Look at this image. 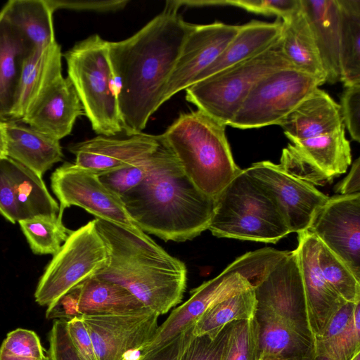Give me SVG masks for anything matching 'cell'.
Wrapping results in <instances>:
<instances>
[{
  "label": "cell",
  "mask_w": 360,
  "mask_h": 360,
  "mask_svg": "<svg viewBox=\"0 0 360 360\" xmlns=\"http://www.w3.org/2000/svg\"><path fill=\"white\" fill-rule=\"evenodd\" d=\"M278 125L290 141L320 136L340 128L344 123L340 104L317 88Z\"/></svg>",
  "instance_id": "21"
},
{
  "label": "cell",
  "mask_w": 360,
  "mask_h": 360,
  "mask_svg": "<svg viewBox=\"0 0 360 360\" xmlns=\"http://www.w3.org/2000/svg\"><path fill=\"white\" fill-rule=\"evenodd\" d=\"M324 83L294 68L276 70L255 84L229 125L242 129L278 125Z\"/></svg>",
  "instance_id": "10"
},
{
  "label": "cell",
  "mask_w": 360,
  "mask_h": 360,
  "mask_svg": "<svg viewBox=\"0 0 360 360\" xmlns=\"http://www.w3.org/2000/svg\"><path fill=\"white\" fill-rule=\"evenodd\" d=\"M18 223L31 250L37 255H55L71 232L58 217H35Z\"/></svg>",
  "instance_id": "34"
},
{
  "label": "cell",
  "mask_w": 360,
  "mask_h": 360,
  "mask_svg": "<svg viewBox=\"0 0 360 360\" xmlns=\"http://www.w3.org/2000/svg\"><path fill=\"white\" fill-rule=\"evenodd\" d=\"M344 87L340 104L343 123L352 139L359 142L360 84Z\"/></svg>",
  "instance_id": "44"
},
{
  "label": "cell",
  "mask_w": 360,
  "mask_h": 360,
  "mask_svg": "<svg viewBox=\"0 0 360 360\" xmlns=\"http://www.w3.org/2000/svg\"><path fill=\"white\" fill-rule=\"evenodd\" d=\"M6 155L40 177L63 157L59 140L16 121L5 122Z\"/></svg>",
  "instance_id": "22"
},
{
  "label": "cell",
  "mask_w": 360,
  "mask_h": 360,
  "mask_svg": "<svg viewBox=\"0 0 360 360\" xmlns=\"http://www.w3.org/2000/svg\"><path fill=\"white\" fill-rule=\"evenodd\" d=\"M256 308L254 288L230 296L212 306L201 316L195 324L193 335L214 339L229 323L255 317Z\"/></svg>",
  "instance_id": "33"
},
{
  "label": "cell",
  "mask_w": 360,
  "mask_h": 360,
  "mask_svg": "<svg viewBox=\"0 0 360 360\" xmlns=\"http://www.w3.org/2000/svg\"><path fill=\"white\" fill-rule=\"evenodd\" d=\"M298 234L297 251L304 288L309 326L314 338L320 337L333 316L347 302L327 283L319 261V239L308 231Z\"/></svg>",
  "instance_id": "18"
},
{
  "label": "cell",
  "mask_w": 360,
  "mask_h": 360,
  "mask_svg": "<svg viewBox=\"0 0 360 360\" xmlns=\"http://www.w3.org/2000/svg\"><path fill=\"white\" fill-rule=\"evenodd\" d=\"M120 198L142 231L165 241L200 235L208 229L215 205V199L197 188L160 140L146 178Z\"/></svg>",
  "instance_id": "2"
},
{
  "label": "cell",
  "mask_w": 360,
  "mask_h": 360,
  "mask_svg": "<svg viewBox=\"0 0 360 360\" xmlns=\"http://www.w3.org/2000/svg\"><path fill=\"white\" fill-rule=\"evenodd\" d=\"M6 157V125L5 122L0 120V160Z\"/></svg>",
  "instance_id": "51"
},
{
  "label": "cell",
  "mask_w": 360,
  "mask_h": 360,
  "mask_svg": "<svg viewBox=\"0 0 360 360\" xmlns=\"http://www.w3.org/2000/svg\"><path fill=\"white\" fill-rule=\"evenodd\" d=\"M259 359V329L255 316L229 323L221 360Z\"/></svg>",
  "instance_id": "36"
},
{
  "label": "cell",
  "mask_w": 360,
  "mask_h": 360,
  "mask_svg": "<svg viewBox=\"0 0 360 360\" xmlns=\"http://www.w3.org/2000/svg\"><path fill=\"white\" fill-rule=\"evenodd\" d=\"M245 170L271 195L290 233L307 231L328 198L315 186L288 174L270 161L255 162Z\"/></svg>",
  "instance_id": "15"
},
{
  "label": "cell",
  "mask_w": 360,
  "mask_h": 360,
  "mask_svg": "<svg viewBox=\"0 0 360 360\" xmlns=\"http://www.w3.org/2000/svg\"><path fill=\"white\" fill-rule=\"evenodd\" d=\"M318 261L323 276L340 296L347 302H360V281L319 240Z\"/></svg>",
  "instance_id": "35"
},
{
  "label": "cell",
  "mask_w": 360,
  "mask_h": 360,
  "mask_svg": "<svg viewBox=\"0 0 360 360\" xmlns=\"http://www.w3.org/2000/svg\"><path fill=\"white\" fill-rule=\"evenodd\" d=\"M310 360H329L326 357L321 355L315 354Z\"/></svg>",
  "instance_id": "52"
},
{
  "label": "cell",
  "mask_w": 360,
  "mask_h": 360,
  "mask_svg": "<svg viewBox=\"0 0 360 360\" xmlns=\"http://www.w3.org/2000/svg\"><path fill=\"white\" fill-rule=\"evenodd\" d=\"M326 73V82L340 81V16L337 0H300Z\"/></svg>",
  "instance_id": "23"
},
{
  "label": "cell",
  "mask_w": 360,
  "mask_h": 360,
  "mask_svg": "<svg viewBox=\"0 0 360 360\" xmlns=\"http://www.w3.org/2000/svg\"><path fill=\"white\" fill-rule=\"evenodd\" d=\"M51 188L58 198L62 220L64 210L75 205L103 219L133 230H139L127 214L120 196L107 187L92 172L75 163L65 162L51 176ZM141 230V229H140Z\"/></svg>",
  "instance_id": "11"
},
{
  "label": "cell",
  "mask_w": 360,
  "mask_h": 360,
  "mask_svg": "<svg viewBox=\"0 0 360 360\" xmlns=\"http://www.w3.org/2000/svg\"><path fill=\"white\" fill-rule=\"evenodd\" d=\"M351 360H360V352H357Z\"/></svg>",
  "instance_id": "54"
},
{
  "label": "cell",
  "mask_w": 360,
  "mask_h": 360,
  "mask_svg": "<svg viewBox=\"0 0 360 360\" xmlns=\"http://www.w3.org/2000/svg\"><path fill=\"white\" fill-rule=\"evenodd\" d=\"M259 329L260 358L310 360L315 355L314 341L282 319L256 311Z\"/></svg>",
  "instance_id": "26"
},
{
  "label": "cell",
  "mask_w": 360,
  "mask_h": 360,
  "mask_svg": "<svg viewBox=\"0 0 360 360\" xmlns=\"http://www.w3.org/2000/svg\"><path fill=\"white\" fill-rule=\"evenodd\" d=\"M159 314L148 309L114 314L80 316L86 324L98 360H126L153 338Z\"/></svg>",
  "instance_id": "14"
},
{
  "label": "cell",
  "mask_w": 360,
  "mask_h": 360,
  "mask_svg": "<svg viewBox=\"0 0 360 360\" xmlns=\"http://www.w3.org/2000/svg\"><path fill=\"white\" fill-rule=\"evenodd\" d=\"M2 161L13 185L20 221L40 216L58 217L59 205L42 177L10 158Z\"/></svg>",
  "instance_id": "29"
},
{
  "label": "cell",
  "mask_w": 360,
  "mask_h": 360,
  "mask_svg": "<svg viewBox=\"0 0 360 360\" xmlns=\"http://www.w3.org/2000/svg\"><path fill=\"white\" fill-rule=\"evenodd\" d=\"M49 360H84L73 345L67 328V320L56 319L49 335Z\"/></svg>",
  "instance_id": "43"
},
{
  "label": "cell",
  "mask_w": 360,
  "mask_h": 360,
  "mask_svg": "<svg viewBox=\"0 0 360 360\" xmlns=\"http://www.w3.org/2000/svg\"><path fill=\"white\" fill-rule=\"evenodd\" d=\"M208 229L218 238L267 243L290 233L271 195L245 169L216 198Z\"/></svg>",
  "instance_id": "5"
},
{
  "label": "cell",
  "mask_w": 360,
  "mask_h": 360,
  "mask_svg": "<svg viewBox=\"0 0 360 360\" xmlns=\"http://www.w3.org/2000/svg\"><path fill=\"white\" fill-rule=\"evenodd\" d=\"M279 166L288 174L314 186L333 181L292 144L283 149Z\"/></svg>",
  "instance_id": "40"
},
{
  "label": "cell",
  "mask_w": 360,
  "mask_h": 360,
  "mask_svg": "<svg viewBox=\"0 0 360 360\" xmlns=\"http://www.w3.org/2000/svg\"><path fill=\"white\" fill-rule=\"evenodd\" d=\"M292 145L332 179L346 172L352 162L345 124L315 137L290 140Z\"/></svg>",
  "instance_id": "31"
},
{
  "label": "cell",
  "mask_w": 360,
  "mask_h": 360,
  "mask_svg": "<svg viewBox=\"0 0 360 360\" xmlns=\"http://www.w3.org/2000/svg\"><path fill=\"white\" fill-rule=\"evenodd\" d=\"M357 304L351 302L345 304L330 321L324 333L314 340L330 341L342 335L352 322L354 309Z\"/></svg>",
  "instance_id": "49"
},
{
  "label": "cell",
  "mask_w": 360,
  "mask_h": 360,
  "mask_svg": "<svg viewBox=\"0 0 360 360\" xmlns=\"http://www.w3.org/2000/svg\"><path fill=\"white\" fill-rule=\"evenodd\" d=\"M108 255L96 219L70 233L53 255L37 286L34 298L49 307L72 288L104 267Z\"/></svg>",
  "instance_id": "9"
},
{
  "label": "cell",
  "mask_w": 360,
  "mask_h": 360,
  "mask_svg": "<svg viewBox=\"0 0 360 360\" xmlns=\"http://www.w3.org/2000/svg\"><path fill=\"white\" fill-rule=\"evenodd\" d=\"M70 339L84 360H98L89 330L80 316L67 320Z\"/></svg>",
  "instance_id": "46"
},
{
  "label": "cell",
  "mask_w": 360,
  "mask_h": 360,
  "mask_svg": "<svg viewBox=\"0 0 360 360\" xmlns=\"http://www.w3.org/2000/svg\"><path fill=\"white\" fill-rule=\"evenodd\" d=\"M1 11L34 49L56 41L53 12L46 0H11Z\"/></svg>",
  "instance_id": "30"
},
{
  "label": "cell",
  "mask_w": 360,
  "mask_h": 360,
  "mask_svg": "<svg viewBox=\"0 0 360 360\" xmlns=\"http://www.w3.org/2000/svg\"><path fill=\"white\" fill-rule=\"evenodd\" d=\"M0 360H49V357L34 331L18 328L2 342Z\"/></svg>",
  "instance_id": "37"
},
{
  "label": "cell",
  "mask_w": 360,
  "mask_h": 360,
  "mask_svg": "<svg viewBox=\"0 0 360 360\" xmlns=\"http://www.w3.org/2000/svg\"><path fill=\"white\" fill-rule=\"evenodd\" d=\"M340 16V81L360 84V0H337Z\"/></svg>",
  "instance_id": "32"
},
{
  "label": "cell",
  "mask_w": 360,
  "mask_h": 360,
  "mask_svg": "<svg viewBox=\"0 0 360 360\" xmlns=\"http://www.w3.org/2000/svg\"><path fill=\"white\" fill-rule=\"evenodd\" d=\"M240 25L215 22L195 25L186 37L163 95L164 103L190 86L233 39Z\"/></svg>",
  "instance_id": "17"
},
{
  "label": "cell",
  "mask_w": 360,
  "mask_h": 360,
  "mask_svg": "<svg viewBox=\"0 0 360 360\" xmlns=\"http://www.w3.org/2000/svg\"><path fill=\"white\" fill-rule=\"evenodd\" d=\"M281 40L283 52L294 68L326 82L314 37L302 6L282 20Z\"/></svg>",
  "instance_id": "27"
},
{
  "label": "cell",
  "mask_w": 360,
  "mask_h": 360,
  "mask_svg": "<svg viewBox=\"0 0 360 360\" xmlns=\"http://www.w3.org/2000/svg\"><path fill=\"white\" fill-rule=\"evenodd\" d=\"M259 360H285V359L273 357V356H265V357L260 358Z\"/></svg>",
  "instance_id": "53"
},
{
  "label": "cell",
  "mask_w": 360,
  "mask_h": 360,
  "mask_svg": "<svg viewBox=\"0 0 360 360\" xmlns=\"http://www.w3.org/2000/svg\"><path fill=\"white\" fill-rule=\"evenodd\" d=\"M108 42L91 35L65 54L68 78L81 101L84 115L98 135L115 136L123 131Z\"/></svg>",
  "instance_id": "7"
},
{
  "label": "cell",
  "mask_w": 360,
  "mask_h": 360,
  "mask_svg": "<svg viewBox=\"0 0 360 360\" xmlns=\"http://www.w3.org/2000/svg\"><path fill=\"white\" fill-rule=\"evenodd\" d=\"M194 327L195 326L188 328L161 345L140 352L136 360H179L184 349L194 337Z\"/></svg>",
  "instance_id": "45"
},
{
  "label": "cell",
  "mask_w": 360,
  "mask_h": 360,
  "mask_svg": "<svg viewBox=\"0 0 360 360\" xmlns=\"http://www.w3.org/2000/svg\"><path fill=\"white\" fill-rule=\"evenodd\" d=\"M0 214L13 224L20 221L13 185L2 159L0 160Z\"/></svg>",
  "instance_id": "48"
},
{
  "label": "cell",
  "mask_w": 360,
  "mask_h": 360,
  "mask_svg": "<svg viewBox=\"0 0 360 360\" xmlns=\"http://www.w3.org/2000/svg\"><path fill=\"white\" fill-rule=\"evenodd\" d=\"M307 231L339 257L360 281V193L328 197Z\"/></svg>",
  "instance_id": "13"
},
{
  "label": "cell",
  "mask_w": 360,
  "mask_h": 360,
  "mask_svg": "<svg viewBox=\"0 0 360 360\" xmlns=\"http://www.w3.org/2000/svg\"><path fill=\"white\" fill-rule=\"evenodd\" d=\"M227 326L214 339L207 335H194L179 360H221Z\"/></svg>",
  "instance_id": "42"
},
{
  "label": "cell",
  "mask_w": 360,
  "mask_h": 360,
  "mask_svg": "<svg viewBox=\"0 0 360 360\" xmlns=\"http://www.w3.org/2000/svg\"><path fill=\"white\" fill-rule=\"evenodd\" d=\"M108 259L94 276L129 291L145 308L162 315L181 303L186 288L185 264L141 230L96 219Z\"/></svg>",
  "instance_id": "3"
},
{
  "label": "cell",
  "mask_w": 360,
  "mask_h": 360,
  "mask_svg": "<svg viewBox=\"0 0 360 360\" xmlns=\"http://www.w3.org/2000/svg\"><path fill=\"white\" fill-rule=\"evenodd\" d=\"M226 127L197 110L181 113L159 135L188 178L202 193L214 199L242 170L233 158Z\"/></svg>",
  "instance_id": "4"
},
{
  "label": "cell",
  "mask_w": 360,
  "mask_h": 360,
  "mask_svg": "<svg viewBox=\"0 0 360 360\" xmlns=\"http://www.w3.org/2000/svg\"><path fill=\"white\" fill-rule=\"evenodd\" d=\"M170 1L131 37L108 42L123 130L142 133L162 105L166 86L183 44L195 27Z\"/></svg>",
  "instance_id": "1"
},
{
  "label": "cell",
  "mask_w": 360,
  "mask_h": 360,
  "mask_svg": "<svg viewBox=\"0 0 360 360\" xmlns=\"http://www.w3.org/2000/svg\"><path fill=\"white\" fill-rule=\"evenodd\" d=\"M334 190L338 195H352L360 193V158L353 163L349 174L338 184Z\"/></svg>",
  "instance_id": "50"
},
{
  "label": "cell",
  "mask_w": 360,
  "mask_h": 360,
  "mask_svg": "<svg viewBox=\"0 0 360 360\" xmlns=\"http://www.w3.org/2000/svg\"><path fill=\"white\" fill-rule=\"evenodd\" d=\"M281 31L280 18L272 22L253 20L240 25L233 39L193 84L262 52L281 37Z\"/></svg>",
  "instance_id": "24"
},
{
  "label": "cell",
  "mask_w": 360,
  "mask_h": 360,
  "mask_svg": "<svg viewBox=\"0 0 360 360\" xmlns=\"http://www.w3.org/2000/svg\"><path fill=\"white\" fill-rule=\"evenodd\" d=\"M46 1L53 13L59 8H68L77 11H92L98 12L114 11L123 8L129 2L128 1L124 0H46Z\"/></svg>",
  "instance_id": "47"
},
{
  "label": "cell",
  "mask_w": 360,
  "mask_h": 360,
  "mask_svg": "<svg viewBox=\"0 0 360 360\" xmlns=\"http://www.w3.org/2000/svg\"><path fill=\"white\" fill-rule=\"evenodd\" d=\"M154 153L124 167L98 176L107 187L121 196L146 178L153 163Z\"/></svg>",
  "instance_id": "39"
},
{
  "label": "cell",
  "mask_w": 360,
  "mask_h": 360,
  "mask_svg": "<svg viewBox=\"0 0 360 360\" xmlns=\"http://www.w3.org/2000/svg\"><path fill=\"white\" fill-rule=\"evenodd\" d=\"M34 49L0 11V118L11 117L22 65Z\"/></svg>",
  "instance_id": "25"
},
{
  "label": "cell",
  "mask_w": 360,
  "mask_h": 360,
  "mask_svg": "<svg viewBox=\"0 0 360 360\" xmlns=\"http://www.w3.org/2000/svg\"><path fill=\"white\" fill-rule=\"evenodd\" d=\"M82 115L78 94L61 71L40 90L20 120L60 141L70 134L77 118Z\"/></svg>",
  "instance_id": "19"
},
{
  "label": "cell",
  "mask_w": 360,
  "mask_h": 360,
  "mask_svg": "<svg viewBox=\"0 0 360 360\" xmlns=\"http://www.w3.org/2000/svg\"><path fill=\"white\" fill-rule=\"evenodd\" d=\"M193 5L233 6L258 14L275 15L283 20L297 11L301 3L300 0H195Z\"/></svg>",
  "instance_id": "41"
},
{
  "label": "cell",
  "mask_w": 360,
  "mask_h": 360,
  "mask_svg": "<svg viewBox=\"0 0 360 360\" xmlns=\"http://www.w3.org/2000/svg\"><path fill=\"white\" fill-rule=\"evenodd\" d=\"M287 68L293 67L283 52L280 37L262 52L193 84L185 89L186 99L227 126L259 80Z\"/></svg>",
  "instance_id": "8"
},
{
  "label": "cell",
  "mask_w": 360,
  "mask_h": 360,
  "mask_svg": "<svg viewBox=\"0 0 360 360\" xmlns=\"http://www.w3.org/2000/svg\"><path fill=\"white\" fill-rule=\"evenodd\" d=\"M256 311L276 316L311 337L296 250L288 251L254 288Z\"/></svg>",
  "instance_id": "12"
},
{
  "label": "cell",
  "mask_w": 360,
  "mask_h": 360,
  "mask_svg": "<svg viewBox=\"0 0 360 360\" xmlns=\"http://www.w3.org/2000/svg\"><path fill=\"white\" fill-rule=\"evenodd\" d=\"M60 46L56 41L33 49L25 59L11 118L21 120L40 90L62 71Z\"/></svg>",
  "instance_id": "28"
},
{
  "label": "cell",
  "mask_w": 360,
  "mask_h": 360,
  "mask_svg": "<svg viewBox=\"0 0 360 360\" xmlns=\"http://www.w3.org/2000/svg\"><path fill=\"white\" fill-rule=\"evenodd\" d=\"M159 146V135L142 132L123 138L98 135L70 145L69 150L76 165L99 175L146 158Z\"/></svg>",
  "instance_id": "20"
},
{
  "label": "cell",
  "mask_w": 360,
  "mask_h": 360,
  "mask_svg": "<svg viewBox=\"0 0 360 360\" xmlns=\"http://www.w3.org/2000/svg\"><path fill=\"white\" fill-rule=\"evenodd\" d=\"M146 309L129 291L94 276L77 285L47 307L49 319L134 312Z\"/></svg>",
  "instance_id": "16"
},
{
  "label": "cell",
  "mask_w": 360,
  "mask_h": 360,
  "mask_svg": "<svg viewBox=\"0 0 360 360\" xmlns=\"http://www.w3.org/2000/svg\"><path fill=\"white\" fill-rule=\"evenodd\" d=\"M314 352L329 360H351L360 352V302L356 305L352 322L346 332L333 340H315Z\"/></svg>",
  "instance_id": "38"
},
{
  "label": "cell",
  "mask_w": 360,
  "mask_h": 360,
  "mask_svg": "<svg viewBox=\"0 0 360 360\" xmlns=\"http://www.w3.org/2000/svg\"><path fill=\"white\" fill-rule=\"evenodd\" d=\"M287 252L264 248L237 257L216 277L192 290L188 300L172 311L140 352L161 345L195 326L217 302L257 286Z\"/></svg>",
  "instance_id": "6"
}]
</instances>
